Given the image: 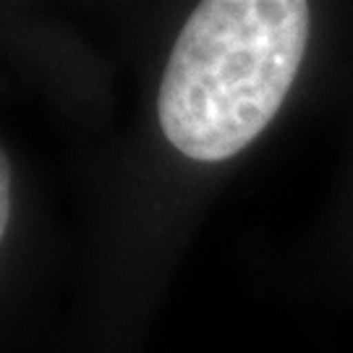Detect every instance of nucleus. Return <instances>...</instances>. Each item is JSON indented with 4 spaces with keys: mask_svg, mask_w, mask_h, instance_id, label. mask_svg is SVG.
Wrapping results in <instances>:
<instances>
[{
    "mask_svg": "<svg viewBox=\"0 0 353 353\" xmlns=\"http://www.w3.org/2000/svg\"><path fill=\"white\" fill-rule=\"evenodd\" d=\"M309 42L301 0H207L165 65L157 118L168 141L199 163L252 144L285 100Z\"/></svg>",
    "mask_w": 353,
    "mask_h": 353,
    "instance_id": "f257e3e1",
    "label": "nucleus"
}]
</instances>
